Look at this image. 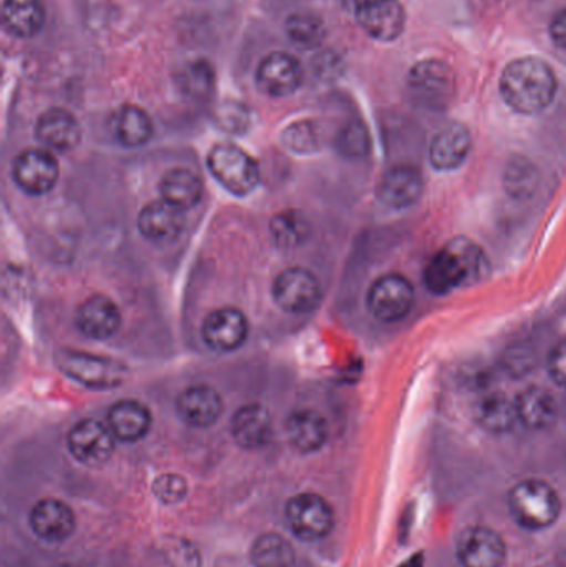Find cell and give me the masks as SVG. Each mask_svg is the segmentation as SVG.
<instances>
[{"instance_id": "cell-1", "label": "cell", "mask_w": 566, "mask_h": 567, "mask_svg": "<svg viewBox=\"0 0 566 567\" xmlns=\"http://www.w3.org/2000/svg\"><path fill=\"white\" fill-rule=\"evenodd\" d=\"M501 93L505 103L522 115H537L554 102L557 79L554 70L538 56L512 60L501 79Z\"/></svg>"}, {"instance_id": "cell-2", "label": "cell", "mask_w": 566, "mask_h": 567, "mask_svg": "<svg viewBox=\"0 0 566 567\" xmlns=\"http://www.w3.org/2000/svg\"><path fill=\"white\" fill-rule=\"evenodd\" d=\"M508 506L515 522L525 529L550 528L562 513L560 496L544 480H524L508 493Z\"/></svg>"}, {"instance_id": "cell-3", "label": "cell", "mask_w": 566, "mask_h": 567, "mask_svg": "<svg viewBox=\"0 0 566 567\" xmlns=\"http://www.w3.org/2000/svg\"><path fill=\"white\" fill-rule=\"evenodd\" d=\"M208 166L212 175L233 195H248L258 186V163L245 150L231 143L216 145L209 152Z\"/></svg>"}, {"instance_id": "cell-4", "label": "cell", "mask_w": 566, "mask_h": 567, "mask_svg": "<svg viewBox=\"0 0 566 567\" xmlns=\"http://www.w3.org/2000/svg\"><path fill=\"white\" fill-rule=\"evenodd\" d=\"M409 89L421 105L445 109L457 92V79L449 63L435 59L422 60L409 73Z\"/></svg>"}, {"instance_id": "cell-5", "label": "cell", "mask_w": 566, "mask_h": 567, "mask_svg": "<svg viewBox=\"0 0 566 567\" xmlns=\"http://www.w3.org/2000/svg\"><path fill=\"white\" fill-rule=\"evenodd\" d=\"M414 286L399 272H389L375 279L366 297L369 312L385 323L405 319L414 307Z\"/></svg>"}, {"instance_id": "cell-6", "label": "cell", "mask_w": 566, "mask_h": 567, "mask_svg": "<svg viewBox=\"0 0 566 567\" xmlns=\"http://www.w3.org/2000/svg\"><path fill=\"white\" fill-rule=\"evenodd\" d=\"M289 528L302 542H319L332 532L335 512L322 496L316 493H299L286 506Z\"/></svg>"}, {"instance_id": "cell-7", "label": "cell", "mask_w": 566, "mask_h": 567, "mask_svg": "<svg viewBox=\"0 0 566 567\" xmlns=\"http://www.w3.org/2000/svg\"><path fill=\"white\" fill-rule=\"evenodd\" d=\"M359 25L381 42L399 39L405 29V10L399 0H346Z\"/></svg>"}, {"instance_id": "cell-8", "label": "cell", "mask_w": 566, "mask_h": 567, "mask_svg": "<svg viewBox=\"0 0 566 567\" xmlns=\"http://www.w3.org/2000/svg\"><path fill=\"white\" fill-rule=\"evenodd\" d=\"M272 297L285 312H312L321 302V284L308 269H286L272 284Z\"/></svg>"}, {"instance_id": "cell-9", "label": "cell", "mask_w": 566, "mask_h": 567, "mask_svg": "<svg viewBox=\"0 0 566 567\" xmlns=\"http://www.w3.org/2000/svg\"><path fill=\"white\" fill-rule=\"evenodd\" d=\"M115 435L105 423L85 419L70 430V453L76 462L86 466L105 465L115 452Z\"/></svg>"}, {"instance_id": "cell-10", "label": "cell", "mask_w": 566, "mask_h": 567, "mask_svg": "<svg viewBox=\"0 0 566 567\" xmlns=\"http://www.w3.org/2000/svg\"><path fill=\"white\" fill-rule=\"evenodd\" d=\"M59 173V163L47 150H25L13 162V179L27 195L49 193L56 185Z\"/></svg>"}, {"instance_id": "cell-11", "label": "cell", "mask_w": 566, "mask_h": 567, "mask_svg": "<svg viewBox=\"0 0 566 567\" xmlns=\"http://www.w3.org/2000/svg\"><path fill=\"white\" fill-rule=\"evenodd\" d=\"M59 365L66 375L92 389H110L123 382V365L89 353L63 352Z\"/></svg>"}, {"instance_id": "cell-12", "label": "cell", "mask_w": 566, "mask_h": 567, "mask_svg": "<svg viewBox=\"0 0 566 567\" xmlns=\"http://www.w3.org/2000/svg\"><path fill=\"white\" fill-rule=\"evenodd\" d=\"M457 553L464 567H502L507 559L504 539L485 526L465 529L459 538Z\"/></svg>"}, {"instance_id": "cell-13", "label": "cell", "mask_w": 566, "mask_h": 567, "mask_svg": "<svg viewBox=\"0 0 566 567\" xmlns=\"http://www.w3.org/2000/svg\"><path fill=\"white\" fill-rule=\"evenodd\" d=\"M472 152V133L464 123L442 126L429 148V159L438 172H454L464 165Z\"/></svg>"}, {"instance_id": "cell-14", "label": "cell", "mask_w": 566, "mask_h": 567, "mask_svg": "<svg viewBox=\"0 0 566 567\" xmlns=\"http://www.w3.org/2000/svg\"><path fill=\"white\" fill-rule=\"evenodd\" d=\"M259 90L269 96H288L302 83L298 59L285 52H272L263 59L256 72Z\"/></svg>"}, {"instance_id": "cell-15", "label": "cell", "mask_w": 566, "mask_h": 567, "mask_svg": "<svg viewBox=\"0 0 566 567\" xmlns=\"http://www.w3.org/2000/svg\"><path fill=\"white\" fill-rule=\"evenodd\" d=\"M249 326L245 313L235 307H223L209 313L203 323V339L216 352H233L245 343Z\"/></svg>"}, {"instance_id": "cell-16", "label": "cell", "mask_w": 566, "mask_h": 567, "mask_svg": "<svg viewBox=\"0 0 566 567\" xmlns=\"http://www.w3.org/2000/svg\"><path fill=\"white\" fill-rule=\"evenodd\" d=\"M424 179L412 165H395L382 175L378 198L392 209H408L421 199Z\"/></svg>"}, {"instance_id": "cell-17", "label": "cell", "mask_w": 566, "mask_h": 567, "mask_svg": "<svg viewBox=\"0 0 566 567\" xmlns=\"http://www.w3.org/2000/svg\"><path fill=\"white\" fill-rule=\"evenodd\" d=\"M183 209L168 202H153L142 209L138 216V229L143 238L153 245H172L185 229Z\"/></svg>"}, {"instance_id": "cell-18", "label": "cell", "mask_w": 566, "mask_h": 567, "mask_svg": "<svg viewBox=\"0 0 566 567\" xmlns=\"http://www.w3.org/2000/svg\"><path fill=\"white\" fill-rule=\"evenodd\" d=\"M30 526L43 542L62 543L75 532V513L60 499H40L30 512Z\"/></svg>"}, {"instance_id": "cell-19", "label": "cell", "mask_w": 566, "mask_h": 567, "mask_svg": "<svg viewBox=\"0 0 566 567\" xmlns=\"http://www.w3.org/2000/svg\"><path fill=\"white\" fill-rule=\"evenodd\" d=\"M176 412L186 425L208 429L222 416L223 399L212 386H192L176 400Z\"/></svg>"}, {"instance_id": "cell-20", "label": "cell", "mask_w": 566, "mask_h": 567, "mask_svg": "<svg viewBox=\"0 0 566 567\" xmlns=\"http://www.w3.org/2000/svg\"><path fill=\"white\" fill-rule=\"evenodd\" d=\"M35 136L43 146L53 152H72L82 140V128L72 113L62 109H50L40 115Z\"/></svg>"}, {"instance_id": "cell-21", "label": "cell", "mask_w": 566, "mask_h": 567, "mask_svg": "<svg viewBox=\"0 0 566 567\" xmlns=\"http://www.w3.org/2000/svg\"><path fill=\"white\" fill-rule=\"evenodd\" d=\"M76 326L90 339L106 340L119 332L122 313L110 297L92 296L79 307Z\"/></svg>"}, {"instance_id": "cell-22", "label": "cell", "mask_w": 566, "mask_h": 567, "mask_svg": "<svg viewBox=\"0 0 566 567\" xmlns=\"http://www.w3.org/2000/svg\"><path fill=\"white\" fill-rule=\"evenodd\" d=\"M424 284L434 296H445L457 287L467 286V272L451 246L445 245L429 259L424 269Z\"/></svg>"}, {"instance_id": "cell-23", "label": "cell", "mask_w": 566, "mask_h": 567, "mask_svg": "<svg viewBox=\"0 0 566 567\" xmlns=\"http://www.w3.org/2000/svg\"><path fill=\"white\" fill-rule=\"evenodd\" d=\"M231 433L235 442L243 449H261L272 436L271 415L258 403L241 406L233 416Z\"/></svg>"}, {"instance_id": "cell-24", "label": "cell", "mask_w": 566, "mask_h": 567, "mask_svg": "<svg viewBox=\"0 0 566 567\" xmlns=\"http://www.w3.org/2000/svg\"><path fill=\"white\" fill-rule=\"evenodd\" d=\"M106 425L120 442H138L150 432L152 413L142 402L122 400L109 410Z\"/></svg>"}, {"instance_id": "cell-25", "label": "cell", "mask_w": 566, "mask_h": 567, "mask_svg": "<svg viewBox=\"0 0 566 567\" xmlns=\"http://www.w3.org/2000/svg\"><path fill=\"white\" fill-rule=\"evenodd\" d=\"M515 406L518 423L528 430H547L557 420L558 406L555 396L542 386H527L515 396Z\"/></svg>"}, {"instance_id": "cell-26", "label": "cell", "mask_w": 566, "mask_h": 567, "mask_svg": "<svg viewBox=\"0 0 566 567\" xmlns=\"http://www.w3.org/2000/svg\"><path fill=\"white\" fill-rule=\"evenodd\" d=\"M289 443L301 453H315L328 440V422L315 410H298L286 422Z\"/></svg>"}, {"instance_id": "cell-27", "label": "cell", "mask_w": 566, "mask_h": 567, "mask_svg": "<svg viewBox=\"0 0 566 567\" xmlns=\"http://www.w3.org/2000/svg\"><path fill=\"white\" fill-rule=\"evenodd\" d=\"M2 16L7 29L22 39L35 37L45 22L42 0H6Z\"/></svg>"}, {"instance_id": "cell-28", "label": "cell", "mask_w": 566, "mask_h": 567, "mask_svg": "<svg viewBox=\"0 0 566 567\" xmlns=\"http://www.w3.org/2000/svg\"><path fill=\"white\" fill-rule=\"evenodd\" d=\"M159 192H162V199L185 212L198 205L203 196V183L189 169L175 168L163 176Z\"/></svg>"}, {"instance_id": "cell-29", "label": "cell", "mask_w": 566, "mask_h": 567, "mask_svg": "<svg viewBox=\"0 0 566 567\" xmlns=\"http://www.w3.org/2000/svg\"><path fill=\"white\" fill-rule=\"evenodd\" d=\"M113 130L123 146L135 148V146L145 145L152 138L153 122L145 110L135 105H126L116 113Z\"/></svg>"}, {"instance_id": "cell-30", "label": "cell", "mask_w": 566, "mask_h": 567, "mask_svg": "<svg viewBox=\"0 0 566 567\" xmlns=\"http://www.w3.org/2000/svg\"><path fill=\"white\" fill-rule=\"evenodd\" d=\"M477 419L485 430L492 433H507L518 423L515 399L494 393L478 403Z\"/></svg>"}, {"instance_id": "cell-31", "label": "cell", "mask_w": 566, "mask_h": 567, "mask_svg": "<svg viewBox=\"0 0 566 567\" xmlns=\"http://www.w3.org/2000/svg\"><path fill=\"white\" fill-rule=\"evenodd\" d=\"M295 561V549L281 535L266 533L253 543L251 563L255 567H292Z\"/></svg>"}, {"instance_id": "cell-32", "label": "cell", "mask_w": 566, "mask_h": 567, "mask_svg": "<svg viewBox=\"0 0 566 567\" xmlns=\"http://www.w3.org/2000/svg\"><path fill=\"white\" fill-rule=\"evenodd\" d=\"M447 245L457 252L462 265H464L465 272H467V286L485 279V276L491 271V266H488V259L485 256L484 249L477 243L461 236V238L452 239Z\"/></svg>"}, {"instance_id": "cell-33", "label": "cell", "mask_w": 566, "mask_h": 567, "mask_svg": "<svg viewBox=\"0 0 566 567\" xmlns=\"http://www.w3.org/2000/svg\"><path fill=\"white\" fill-rule=\"evenodd\" d=\"M309 221L298 212H286L275 216L271 223V233L279 246H299L308 239Z\"/></svg>"}, {"instance_id": "cell-34", "label": "cell", "mask_w": 566, "mask_h": 567, "mask_svg": "<svg viewBox=\"0 0 566 567\" xmlns=\"http://www.w3.org/2000/svg\"><path fill=\"white\" fill-rule=\"evenodd\" d=\"M215 85V70L206 60L188 63L182 75V86L186 95L195 100H205Z\"/></svg>"}, {"instance_id": "cell-35", "label": "cell", "mask_w": 566, "mask_h": 567, "mask_svg": "<svg viewBox=\"0 0 566 567\" xmlns=\"http://www.w3.org/2000/svg\"><path fill=\"white\" fill-rule=\"evenodd\" d=\"M288 33L301 47H316L325 39V25L312 13H296L288 20Z\"/></svg>"}, {"instance_id": "cell-36", "label": "cell", "mask_w": 566, "mask_h": 567, "mask_svg": "<svg viewBox=\"0 0 566 567\" xmlns=\"http://www.w3.org/2000/svg\"><path fill=\"white\" fill-rule=\"evenodd\" d=\"M505 183H507L511 195L525 198L534 193L535 186H537V172L525 159H522L521 163H511L505 173Z\"/></svg>"}, {"instance_id": "cell-37", "label": "cell", "mask_w": 566, "mask_h": 567, "mask_svg": "<svg viewBox=\"0 0 566 567\" xmlns=\"http://www.w3.org/2000/svg\"><path fill=\"white\" fill-rule=\"evenodd\" d=\"M338 145L342 155L351 156V158L364 156L371 146L368 128L359 122L349 123L339 135Z\"/></svg>"}, {"instance_id": "cell-38", "label": "cell", "mask_w": 566, "mask_h": 567, "mask_svg": "<svg viewBox=\"0 0 566 567\" xmlns=\"http://www.w3.org/2000/svg\"><path fill=\"white\" fill-rule=\"evenodd\" d=\"M153 493L165 505H176L185 498L186 493H188V485L182 476L166 473V475L158 476L155 480Z\"/></svg>"}, {"instance_id": "cell-39", "label": "cell", "mask_w": 566, "mask_h": 567, "mask_svg": "<svg viewBox=\"0 0 566 567\" xmlns=\"http://www.w3.org/2000/svg\"><path fill=\"white\" fill-rule=\"evenodd\" d=\"M548 373L558 386L566 389V339L560 340L548 355Z\"/></svg>"}, {"instance_id": "cell-40", "label": "cell", "mask_w": 566, "mask_h": 567, "mask_svg": "<svg viewBox=\"0 0 566 567\" xmlns=\"http://www.w3.org/2000/svg\"><path fill=\"white\" fill-rule=\"evenodd\" d=\"M195 551L193 546H189L188 543H173V545H168L165 551L166 561L172 567H198V556H186L189 553Z\"/></svg>"}, {"instance_id": "cell-41", "label": "cell", "mask_w": 566, "mask_h": 567, "mask_svg": "<svg viewBox=\"0 0 566 567\" xmlns=\"http://www.w3.org/2000/svg\"><path fill=\"white\" fill-rule=\"evenodd\" d=\"M552 40L557 43L560 49L566 50V9L558 12L550 23Z\"/></svg>"}]
</instances>
